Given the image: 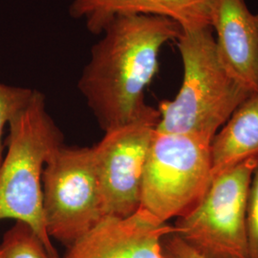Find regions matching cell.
Segmentation results:
<instances>
[{
  "label": "cell",
  "instance_id": "3",
  "mask_svg": "<svg viewBox=\"0 0 258 258\" xmlns=\"http://www.w3.org/2000/svg\"><path fill=\"white\" fill-rule=\"evenodd\" d=\"M7 154L0 166V220L28 224L48 252L58 255L48 235L42 205V173L63 146V136L47 112L45 96L34 90L27 104L10 120Z\"/></svg>",
  "mask_w": 258,
  "mask_h": 258
},
{
  "label": "cell",
  "instance_id": "9",
  "mask_svg": "<svg viewBox=\"0 0 258 258\" xmlns=\"http://www.w3.org/2000/svg\"><path fill=\"white\" fill-rule=\"evenodd\" d=\"M211 27L227 71L252 94L258 93V30L245 0H213Z\"/></svg>",
  "mask_w": 258,
  "mask_h": 258
},
{
  "label": "cell",
  "instance_id": "8",
  "mask_svg": "<svg viewBox=\"0 0 258 258\" xmlns=\"http://www.w3.org/2000/svg\"><path fill=\"white\" fill-rule=\"evenodd\" d=\"M172 232L174 226L140 208L127 218L105 217L63 258H166L162 239Z\"/></svg>",
  "mask_w": 258,
  "mask_h": 258
},
{
  "label": "cell",
  "instance_id": "10",
  "mask_svg": "<svg viewBox=\"0 0 258 258\" xmlns=\"http://www.w3.org/2000/svg\"><path fill=\"white\" fill-rule=\"evenodd\" d=\"M69 14L83 20L93 35L119 17L159 16L173 19L182 30L211 27L213 0H69Z\"/></svg>",
  "mask_w": 258,
  "mask_h": 258
},
{
  "label": "cell",
  "instance_id": "15",
  "mask_svg": "<svg viewBox=\"0 0 258 258\" xmlns=\"http://www.w3.org/2000/svg\"><path fill=\"white\" fill-rule=\"evenodd\" d=\"M162 250L166 258H205L174 232L164 236Z\"/></svg>",
  "mask_w": 258,
  "mask_h": 258
},
{
  "label": "cell",
  "instance_id": "5",
  "mask_svg": "<svg viewBox=\"0 0 258 258\" xmlns=\"http://www.w3.org/2000/svg\"><path fill=\"white\" fill-rule=\"evenodd\" d=\"M258 158L213 177L197 204L176 218V235L205 258H249L247 205Z\"/></svg>",
  "mask_w": 258,
  "mask_h": 258
},
{
  "label": "cell",
  "instance_id": "6",
  "mask_svg": "<svg viewBox=\"0 0 258 258\" xmlns=\"http://www.w3.org/2000/svg\"><path fill=\"white\" fill-rule=\"evenodd\" d=\"M42 205L48 235L67 249L104 219L92 148L62 146L48 160Z\"/></svg>",
  "mask_w": 258,
  "mask_h": 258
},
{
  "label": "cell",
  "instance_id": "11",
  "mask_svg": "<svg viewBox=\"0 0 258 258\" xmlns=\"http://www.w3.org/2000/svg\"><path fill=\"white\" fill-rule=\"evenodd\" d=\"M212 179L251 158H258V93L233 112L210 145Z\"/></svg>",
  "mask_w": 258,
  "mask_h": 258
},
{
  "label": "cell",
  "instance_id": "13",
  "mask_svg": "<svg viewBox=\"0 0 258 258\" xmlns=\"http://www.w3.org/2000/svg\"><path fill=\"white\" fill-rule=\"evenodd\" d=\"M34 90L30 88L0 83V166L4 158L2 154V134L4 127L27 104Z\"/></svg>",
  "mask_w": 258,
  "mask_h": 258
},
{
  "label": "cell",
  "instance_id": "1",
  "mask_svg": "<svg viewBox=\"0 0 258 258\" xmlns=\"http://www.w3.org/2000/svg\"><path fill=\"white\" fill-rule=\"evenodd\" d=\"M182 27L173 19L148 15L114 19L91 49L78 83L88 107L104 132L136 122L158 124L160 113L145 92L159 71V56Z\"/></svg>",
  "mask_w": 258,
  "mask_h": 258
},
{
  "label": "cell",
  "instance_id": "17",
  "mask_svg": "<svg viewBox=\"0 0 258 258\" xmlns=\"http://www.w3.org/2000/svg\"><path fill=\"white\" fill-rule=\"evenodd\" d=\"M0 258H3V254H2V251H1V249H0Z\"/></svg>",
  "mask_w": 258,
  "mask_h": 258
},
{
  "label": "cell",
  "instance_id": "4",
  "mask_svg": "<svg viewBox=\"0 0 258 258\" xmlns=\"http://www.w3.org/2000/svg\"><path fill=\"white\" fill-rule=\"evenodd\" d=\"M211 143L155 129L143 173L141 207L167 222L188 212L212 181Z\"/></svg>",
  "mask_w": 258,
  "mask_h": 258
},
{
  "label": "cell",
  "instance_id": "2",
  "mask_svg": "<svg viewBox=\"0 0 258 258\" xmlns=\"http://www.w3.org/2000/svg\"><path fill=\"white\" fill-rule=\"evenodd\" d=\"M176 42L184 68L183 82L173 100L159 103L156 130L191 134L211 143L252 93L222 64L212 27L182 30Z\"/></svg>",
  "mask_w": 258,
  "mask_h": 258
},
{
  "label": "cell",
  "instance_id": "14",
  "mask_svg": "<svg viewBox=\"0 0 258 258\" xmlns=\"http://www.w3.org/2000/svg\"><path fill=\"white\" fill-rule=\"evenodd\" d=\"M246 222L249 258H258V164L249 186Z\"/></svg>",
  "mask_w": 258,
  "mask_h": 258
},
{
  "label": "cell",
  "instance_id": "12",
  "mask_svg": "<svg viewBox=\"0 0 258 258\" xmlns=\"http://www.w3.org/2000/svg\"><path fill=\"white\" fill-rule=\"evenodd\" d=\"M0 249L3 258H55L48 252L33 229L20 221L5 232Z\"/></svg>",
  "mask_w": 258,
  "mask_h": 258
},
{
  "label": "cell",
  "instance_id": "16",
  "mask_svg": "<svg viewBox=\"0 0 258 258\" xmlns=\"http://www.w3.org/2000/svg\"><path fill=\"white\" fill-rule=\"evenodd\" d=\"M255 21H256V26H257L258 30V14L257 15H255Z\"/></svg>",
  "mask_w": 258,
  "mask_h": 258
},
{
  "label": "cell",
  "instance_id": "7",
  "mask_svg": "<svg viewBox=\"0 0 258 258\" xmlns=\"http://www.w3.org/2000/svg\"><path fill=\"white\" fill-rule=\"evenodd\" d=\"M156 126L132 123L105 132L93 147L104 218H127L140 209L144 168Z\"/></svg>",
  "mask_w": 258,
  "mask_h": 258
}]
</instances>
